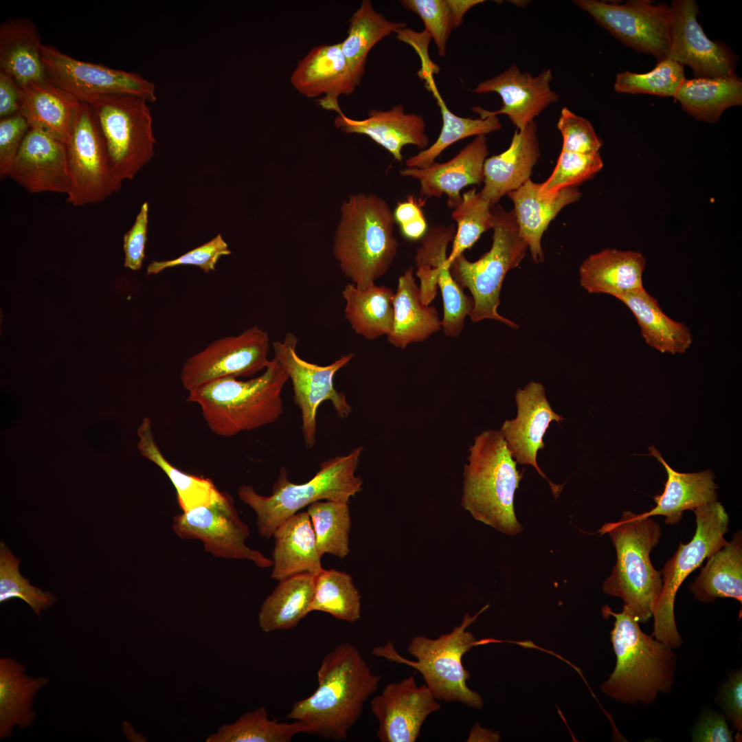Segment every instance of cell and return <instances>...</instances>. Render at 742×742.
<instances>
[{
    "label": "cell",
    "instance_id": "cell-1",
    "mask_svg": "<svg viewBox=\"0 0 742 742\" xmlns=\"http://www.w3.org/2000/svg\"><path fill=\"white\" fill-rule=\"evenodd\" d=\"M317 675L315 690L295 701L285 718L304 724L307 734L345 739L365 703L377 691L381 677L372 671L359 649L348 642L338 644L324 657Z\"/></svg>",
    "mask_w": 742,
    "mask_h": 742
},
{
    "label": "cell",
    "instance_id": "cell-2",
    "mask_svg": "<svg viewBox=\"0 0 742 742\" xmlns=\"http://www.w3.org/2000/svg\"><path fill=\"white\" fill-rule=\"evenodd\" d=\"M394 223L388 203L374 194H352L343 203L333 252L358 289L375 284L394 261L398 247Z\"/></svg>",
    "mask_w": 742,
    "mask_h": 742
},
{
    "label": "cell",
    "instance_id": "cell-3",
    "mask_svg": "<svg viewBox=\"0 0 742 742\" xmlns=\"http://www.w3.org/2000/svg\"><path fill=\"white\" fill-rule=\"evenodd\" d=\"M604 617L612 616L611 641L616 656V667L601 690L618 701L649 705L659 693L673 686L677 656L663 642L644 633L638 620L622 609L615 613L605 605Z\"/></svg>",
    "mask_w": 742,
    "mask_h": 742
},
{
    "label": "cell",
    "instance_id": "cell-4",
    "mask_svg": "<svg viewBox=\"0 0 742 742\" xmlns=\"http://www.w3.org/2000/svg\"><path fill=\"white\" fill-rule=\"evenodd\" d=\"M288 380L273 357L258 376L215 380L188 391L187 401L200 407L212 432L231 437L275 423L282 414V392Z\"/></svg>",
    "mask_w": 742,
    "mask_h": 742
},
{
    "label": "cell",
    "instance_id": "cell-5",
    "mask_svg": "<svg viewBox=\"0 0 742 742\" xmlns=\"http://www.w3.org/2000/svg\"><path fill=\"white\" fill-rule=\"evenodd\" d=\"M464 466L460 504L473 518L505 535L523 530L515 512V494L524 471L517 469L499 430L474 438Z\"/></svg>",
    "mask_w": 742,
    "mask_h": 742
},
{
    "label": "cell",
    "instance_id": "cell-6",
    "mask_svg": "<svg viewBox=\"0 0 742 742\" xmlns=\"http://www.w3.org/2000/svg\"><path fill=\"white\" fill-rule=\"evenodd\" d=\"M651 517L627 510L618 521L607 523L598 531L609 534L617 558L611 574L603 583V590L621 598L622 609L641 623L653 617L662 587L661 572L650 559L662 531Z\"/></svg>",
    "mask_w": 742,
    "mask_h": 742
},
{
    "label": "cell",
    "instance_id": "cell-7",
    "mask_svg": "<svg viewBox=\"0 0 742 742\" xmlns=\"http://www.w3.org/2000/svg\"><path fill=\"white\" fill-rule=\"evenodd\" d=\"M362 452L360 446L346 456L322 462L315 475L302 484L289 481L286 469L282 467L270 495H262L251 486L243 484L237 491L238 496L256 514L259 534L269 539L284 521L315 502L349 503L362 490L363 480L355 474Z\"/></svg>",
    "mask_w": 742,
    "mask_h": 742
},
{
    "label": "cell",
    "instance_id": "cell-8",
    "mask_svg": "<svg viewBox=\"0 0 742 742\" xmlns=\"http://www.w3.org/2000/svg\"><path fill=\"white\" fill-rule=\"evenodd\" d=\"M488 607L486 605L473 616L466 613L460 625L436 638L423 635L413 637L407 651L415 661L401 657L390 641L374 647L372 652L377 657L408 665L418 671L437 700L482 708V697L466 684L470 673L462 664V657L473 647L484 642H478L467 628Z\"/></svg>",
    "mask_w": 742,
    "mask_h": 742
},
{
    "label": "cell",
    "instance_id": "cell-9",
    "mask_svg": "<svg viewBox=\"0 0 742 742\" xmlns=\"http://www.w3.org/2000/svg\"><path fill=\"white\" fill-rule=\"evenodd\" d=\"M493 210L495 223L491 249L474 262L462 254L451 262L449 270L457 284L471 293L472 322L489 319L517 328L515 323L498 313L497 307L506 275L519 266L528 246L519 234L513 210L506 211L500 205L494 206Z\"/></svg>",
    "mask_w": 742,
    "mask_h": 742
},
{
    "label": "cell",
    "instance_id": "cell-10",
    "mask_svg": "<svg viewBox=\"0 0 742 742\" xmlns=\"http://www.w3.org/2000/svg\"><path fill=\"white\" fill-rule=\"evenodd\" d=\"M697 528L688 543H680L675 554L660 572L662 587L653 614L655 637L671 649L679 647L682 639L676 627L674 603L677 590L686 578L704 561L727 544L729 516L717 500L693 510Z\"/></svg>",
    "mask_w": 742,
    "mask_h": 742
},
{
    "label": "cell",
    "instance_id": "cell-11",
    "mask_svg": "<svg viewBox=\"0 0 742 742\" xmlns=\"http://www.w3.org/2000/svg\"><path fill=\"white\" fill-rule=\"evenodd\" d=\"M146 100L130 95H107L88 104L102 137L111 166L122 182L133 179L153 157V117Z\"/></svg>",
    "mask_w": 742,
    "mask_h": 742
},
{
    "label": "cell",
    "instance_id": "cell-12",
    "mask_svg": "<svg viewBox=\"0 0 742 742\" xmlns=\"http://www.w3.org/2000/svg\"><path fill=\"white\" fill-rule=\"evenodd\" d=\"M70 177L67 201L75 207L102 201L122 187L90 106L79 104L65 144Z\"/></svg>",
    "mask_w": 742,
    "mask_h": 742
},
{
    "label": "cell",
    "instance_id": "cell-13",
    "mask_svg": "<svg viewBox=\"0 0 742 742\" xmlns=\"http://www.w3.org/2000/svg\"><path fill=\"white\" fill-rule=\"evenodd\" d=\"M297 337L287 333L282 341L273 343L274 357L280 363L291 379L293 387V400L299 407L302 418V431L306 447L315 444L316 414L319 405L330 401L337 416L347 418L352 412L346 395L334 386L336 373L353 358L349 353L327 366H319L302 359L296 352Z\"/></svg>",
    "mask_w": 742,
    "mask_h": 742
},
{
    "label": "cell",
    "instance_id": "cell-14",
    "mask_svg": "<svg viewBox=\"0 0 742 742\" xmlns=\"http://www.w3.org/2000/svg\"><path fill=\"white\" fill-rule=\"evenodd\" d=\"M172 529L181 539L201 541L205 551L215 557L247 560L261 568L272 567L271 559L246 544L249 528L240 519L234 498L225 491L209 505L175 515Z\"/></svg>",
    "mask_w": 742,
    "mask_h": 742
},
{
    "label": "cell",
    "instance_id": "cell-15",
    "mask_svg": "<svg viewBox=\"0 0 742 742\" xmlns=\"http://www.w3.org/2000/svg\"><path fill=\"white\" fill-rule=\"evenodd\" d=\"M574 3L625 45L654 56L657 62L667 58L670 5L650 0H629L622 4L598 0Z\"/></svg>",
    "mask_w": 742,
    "mask_h": 742
},
{
    "label": "cell",
    "instance_id": "cell-16",
    "mask_svg": "<svg viewBox=\"0 0 742 742\" xmlns=\"http://www.w3.org/2000/svg\"><path fill=\"white\" fill-rule=\"evenodd\" d=\"M269 346V335L258 326L215 340L185 361L181 383L190 391L223 378L251 376L268 366Z\"/></svg>",
    "mask_w": 742,
    "mask_h": 742
},
{
    "label": "cell",
    "instance_id": "cell-17",
    "mask_svg": "<svg viewBox=\"0 0 742 742\" xmlns=\"http://www.w3.org/2000/svg\"><path fill=\"white\" fill-rule=\"evenodd\" d=\"M41 58L49 80L80 102L107 95L157 100L155 84L137 73L79 60L49 45H42Z\"/></svg>",
    "mask_w": 742,
    "mask_h": 742
},
{
    "label": "cell",
    "instance_id": "cell-18",
    "mask_svg": "<svg viewBox=\"0 0 742 742\" xmlns=\"http://www.w3.org/2000/svg\"><path fill=\"white\" fill-rule=\"evenodd\" d=\"M670 44L667 58L690 67L694 78H732L735 74L733 52L723 43L712 41L697 21L695 0H674L670 5Z\"/></svg>",
    "mask_w": 742,
    "mask_h": 742
},
{
    "label": "cell",
    "instance_id": "cell-19",
    "mask_svg": "<svg viewBox=\"0 0 742 742\" xmlns=\"http://www.w3.org/2000/svg\"><path fill=\"white\" fill-rule=\"evenodd\" d=\"M381 742H415L427 718L441 708L429 688L418 685L415 675L387 684L370 701Z\"/></svg>",
    "mask_w": 742,
    "mask_h": 742
},
{
    "label": "cell",
    "instance_id": "cell-20",
    "mask_svg": "<svg viewBox=\"0 0 742 742\" xmlns=\"http://www.w3.org/2000/svg\"><path fill=\"white\" fill-rule=\"evenodd\" d=\"M552 79L550 69L533 76L530 73L521 72L513 65L500 74L480 82L473 90L477 93H497L502 100L500 109L491 111L474 106L472 111L482 118L506 115L517 130H521L559 100V95L551 89Z\"/></svg>",
    "mask_w": 742,
    "mask_h": 742
},
{
    "label": "cell",
    "instance_id": "cell-21",
    "mask_svg": "<svg viewBox=\"0 0 742 742\" xmlns=\"http://www.w3.org/2000/svg\"><path fill=\"white\" fill-rule=\"evenodd\" d=\"M517 416L506 420L499 431L517 463L531 465L549 483L556 497L562 486L554 484L540 469L537 462V452L545 447L543 436L552 420L558 423L563 416L552 408L546 395L543 385L536 381L529 382L515 394Z\"/></svg>",
    "mask_w": 742,
    "mask_h": 742
},
{
    "label": "cell",
    "instance_id": "cell-22",
    "mask_svg": "<svg viewBox=\"0 0 742 742\" xmlns=\"http://www.w3.org/2000/svg\"><path fill=\"white\" fill-rule=\"evenodd\" d=\"M7 177L30 193L67 195L70 177L65 144L30 128Z\"/></svg>",
    "mask_w": 742,
    "mask_h": 742
},
{
    "label": "cell",
    "instance_id": "cell-23",
    "mask_svg": "<svg viewBox=\"0 0 742 742\" xmlns=\"http://www.w3.org/2000/svg\"><path fill=\"white\" fill-rule=\"evenodd\" d=\"M291 82L308 98L324 95L318 100L324 109L341 115L338 98L352 94L359 85L341 51L340 43L314 47L300 60L291 76Z\"/></svg>",
    "mask_w": 742,
    "mask_h": 742
},
{
    "label": "cell",
    "instance_id": "cell-24",
    "mask_svg": "<svg viewBox=\"0 0 742 742\" xmlns=\"http://www.w3.org/2000/svg\"><path fill=\"white\" fill-rule=\"evenodd\" d=\"M488 154L486 137L480 135L446 162H434L424 168H406L400 174L419 181L422 197L439 198L446 194L447 206L453 209L461 201L463 188L483 182V167Z\"/></svg>",
    "mask_w": 742,
    "mask_h": 742
},
{
    "label": "cell",
    "instance_id": "cell-25",
    "mask_svg": "<svg viewBox=\"0 0 742 742\" xmlns=\"http://www.w3.org/2000/svg\"><path fill=\"white\" fill-rule=\"evenodd\" d=\"M334 124L346 133L368 136L398 161L403 160L402 150L407 145L423 150L429 147L423 117L406 113L402 104L395 105L388 111L372 109L363 120L351 119L343 113L335 117Z\"/></svg>",
    "mask_w": 742,
    "mask_h": 742
},
{
    "label": "cell",
    "instance_id": "cell-26",
    "mask_svg": "<svg viewBox=\"0 0 742 742\" xmlns=\"http://www.w3.org/2000/svg\"><path fill=\"white\" fill-rule=\"evenodd\" d=\"M540 156L535 121L516 130L509 147L486 158L483 167L482 196L494 207L500 199L529 180Z\"/></svg>",
    "mask_w": 742,
    "mask_h": 742
},
{
    "label": "cell",
    "instance_id": "cell-27",
    "mask_svg": "<svg viewBox=\"0 0 742 742\" xmlns=\"http://www.w3.org/2000/svg\"><path fill=\"white\" fill-rule=\"evenodd\" d=\"M581 195L575 187L543 192L541 183L530 179L508 194L514 204L519 234L527 243L534 262L539 263L544 260L541 238L550 223L563 207L578 201Z\"/></svg>",
    "mask_w": 742,
    "mask_h": 742
},
{
    "label": "cell",
    "instance_id": "cell-28",
    "mask_svg": "<svg viewBox=\"0 0 742 742\" xmlns=\"http://www.w3.org/2000/svg\"><path fill=\"white\" fill-rule=\"evenodd\" d=\"M19 87V113L30 128L66 144L80 102L49 79Z\"/></svg>",
    "mask_w": 742,
    "mask_h": 742
},
{
    "label": "cell",
    "instance_id": "cell-29",
    "mask_svg": "<svg viewBox=\"0 0 742 742\" xmlns=\"http://www.w3.org/2000/svg\"><path fill=\"white\" fill-rule=\"evenodd\" d=\"M645 265L641 252L606 248L583 260L579 268L580 284L589 293L617 298L643 287Z\"/></svg>",
    "mask_w": 742,
    "mask_h": 742
},
{
    "label": "cell",
    "instance_id": "cell-30",
    "mask_svg": "<svg viewBox=\"0 0 742 742\" xmlns=\"http://www.w3.org/2000/svg\"><path fill=\"white\" fill-rule=\"evenodd\" d=\"M649 451L664 467L667 480L663 493L653 497L656 506L638 514L640 517L662 515L665 517V524L674 525L680 521L684 510H693L699 506L717 501L718 486L711 470L677 472L667 464L653 445L649 447Z\"/></svg>",
    "mask_w": 742,
    "mask_h": 742
},
{
    "label": "cell",
    "instance_id": "cell-31",
    "mask_svg": "<svg viewBox=\"0 0 742 742\" xmlns=\"http://www.w3.org/2000/svg\"><path fill=\"white\" fill-rule=\"evenodd\" d=\"M271 578L282 581L293 575L322 569L312 523L307 511L298 512L274 531Z\"/></svg>",
    "mask_w": 742,
    "mask_h": 742
},
{
    "label": "cell",
    "instance_id": "cell-32",
    "mask_svg": "<svg viewBox=\"0 0 742 742\" xmlns=\"http://www.w3.org/2000/svg\"><path fill=\"white\" fill-rule=\"evenodd\" d=\"M43 44L29 19H8L0 25V71L19 87L47 80L41 58Z\"/></svg>",
    "mask_w": 742,
    "mask_h": 742
},
{
    "label": "cell",
    "instance_id": "cell-33",
    "mask_svg": "<svg viewBox=\"0 0 742 742\" xmlns=\"http://www.w3.org/2000/svg\"><path fill=\"white\" fill-rule=\"evenodd\" d=\"M393 308V326L387 339L396 348L404 349L411 343L424 341L442 329L436 307L420 299L412 267L398 278Z\"/></svg>",
    "mask_w": 742,
    "mask_h": 742
},
{
    "label": "cell",
    "instance_id": "cell-34",
    "mask_svg": "<svg viewBox=\"0 0 742 742\" xmlns=\"http://www.w3.org/2000/svg\"><path fill=\"white\" fill-rule=\"evenodd\" d=\"M25 670L10 657L0 658V739L10 737L15 727L28 728L36 718L34 699L49 679L31 677Z\"/></svg>",
    "mask_w": 742,
    "mask_h": 742
},
{
    "label": "cell",
    "instance_id": "cell-35",
    "mask_svg": "<svg viewBox=\"0 0 742 742\" xmlns=\"http://www.w3.org/2000/svg\"><path fill=\"white\" fill-rule=\"evenodd\" d=\"M635 317L640 334L649 346L662 353L683 354L691 346L690 329L662 310L657 300L644 286L617 297Z\"/></svg>",
    "mask_w": 742,
    "mask_h": 742
},
{
    "label": "cell",
    "instance_id": "cell-36",
    "mask_svg": "<svg viewBox=\"0 0 742 742\" xmlns=\"http://www.w3.org/2000/svg\"><path fill=\"white\" fill-rule=\"evenodd\" d=\"M316 576L303 572L279 581L262 603L258 615L262 631L293 629L310 613Z\"/></svg>",
    "mask_w": 742,
    "mask_h": 742
},
{
    "label": "cell",
    "instance_id": "cell-37",
    "mask_svg": "<svg viewBox=\"0 0 742 742\" xmlns=\"http://www.w3.org/2000/svg\"><path fill=\"white\" fill-rule=\"evenodd\" d=\"M341 295L346 302L345 318L356 334L374 340L391 333L394 298L392 289L375 284L360 289L348 283Z\"/></svg>",
    "mask_w": 742,
    "mask_h": 742
},
{
    "label": "cell",
    "instance_id": "cell-38",
    "mask_svg": "<svg viewBox=\"0 0 742 742\" xmlns=\"http://www.w3.org/2000/svg\"><path fill=\"white\" fill-rule=\"evenodd\" d=\"M700 574L689 586L696 600L712 603L732 598L742 603V533L737 531L730 542L707 559Z\"/></svg>",
    "mask_w": 742,
    "mask_h": 742
},
{
    "label": "cell",
    "instance_id": "cell-39",
    "mask_svg": "<svg viewBox=\"0 0 742 742\" xmlns=\"http://www.w3.org/2000/svg\"><path fill=\"white\" fill-rule=\"evenodd\" d=\"M137 434L138 450L142 456L160 468L170 480L182 512L209 505L221 498L223 491L218 490L211 479L183 472L165 458L155 442L148 418L143 419Z\"/></svg>",
    "mask_w": 742,
    "mask_h": 742
},
{
    "label": "cell",
    "instance_id": "cell-40",
    "mask_svg": "<svg viewBox=\"0 0 742 742\" xmlns=\"http://www.w3.org/2000/svg\"><path fill=\"white\" fill-rule=\"evenodd\" d=\"M695 119L716 123L723 112L742 104V81L732 78L685 79L674 96Z\"/></svg>",
    "mask_w": 742,
    "mask_h": 742
},
{
    "label": "cell",
    "instance_id": "cell-41",
    "mask_svg": "<svg viewBox=\"0 0 742 742\" xmlns=\"http://www.w3.org/2000/svg\"><path fill=\"white\" fill-rule=\"evenodd\" d=\"M348 34L340 43L348 65L360 84L371 49L390 34L398 32L406 23L387 20L376 12L370 0H363L349 19Z\"/></svg>",
    "mask_w": 742,
    "mask_h": 742
},
{
    "label": "cell",
    "instance_id": "cell-42",
    "mask_svg": "<svg viewBox=\"0 0 742 742\" xmlns=\"http://www.w3.org/2000/svg\"><path fill=\"white\" fill-rule=\"evenodd\" d=\"M431 89L442 114V130L433 144L406 160L407 168H426L434 163L436 157L453 144L471 136L486 135L502 128L497 115L474 119L455 115L448 109L435 87L431 85Z\"/></svg>",
    "mask_w": 742,
    "mask_h": 742
},
{
    "label": "cell",
    "instance_id": "cell-43",
    "mask_svg": "<svg viewBox=\"0 0 742 742\" xmlns=\"http://www.w3.org/2000/svg\"><path fill=\"white\" fill-rule=\"evenodd\" d=\"M307 733L302 723L278 722L270 719L267 709L260 706L242 715L233 723L223 724L210 734L207 742H289L299 733Z\"/></svg>",
    "mask_w": 742,
    "mask_h": 742
},
{
    "label": "cell",
    "instance_id": "cell-44",
    "mask_svg": "<svg viewBox=\"0 0 742 742\" xmlns=\"http://www.w3.org/2000/svg\"><path fill=\"white\" fill-rule=\"evenodd\" d=\"M360 593L345 572L322 569L316 576L310 612L322 611L349 623L361 617Z\"/></svg>",
    "mask_w": 742,
    "mask_h": 742
},
{
    "label": "cell",
    "instance_id": "cell-45",
    "mask_svg": "<svg viewBox=\"0 0 742 742\" xmlns=\"http://www.w3.org/2000/svg\"><path fill=\"white\" fill-rule=\"evenodd\" d=\"M317 551L321 556L330 554L340 559L350 552L351 516L348 503L322 500L308 506Z\"/></svg>",
    "mask_w": 742,
    "mask_h": 742
},
{
    "label": "cell",
    "instance_id": "cell-46",
    "mask_svg": "<svg viewBox=\"0 0 742 742\" xmlns=\"http://www.w3.org/2000/svg\"><path fill=\"white\" fill-rule=\"evenodd\" d=\"M456 232L454 224L433 225L420 240L415 262L416 276L420 280L422 302L429 305L437 295L438 281L442 267L447 263V249Z\"/></svg>",
    "mask_w": 742,
    "mask_h": 742
},
{
    "label": "cell",
    "instance_id": "cell-47",
    "mask_svg": "<svg viewBox=\"0 0 742 742\" xmlns=\"http://www.w3.org/2000/svg\"><path fill=\"white\" fill-rule=\"evenodd\" d=\"M493 206L473 188L463 193L459 204L453 209L451 218L456 223V232L447 263L470 249L481 235L495 223Z\"/></svg>",
    "mask_w": 742,
    "mask_h": 742
},
{
    "label": "cell",
    "instance_id": "cell-48",
    "mask_svg": "<svg viewBox=\"0 0 742 742\" xmlns=\"http://www.w3.org/2000/svg\"><path fill=\"white\" fill-rule=\"evenodd\" d=\"M685 79L684 66L666 58L657 62L655 67L647 73L629 71L618 73L614 90L618 93L674 97Z\"/></svg>",
    "mask_w": 742,
    "mask_h": 742
},
{
    "label": "cell",
    "instance_id": "cell-49",
    "mask_svg": "<svg viewBox=\"0 0 742 742\" xmlns=\"http://www.w3.org/2000/svg\"><path fill=\"white\" fill-rule=\"evenodd\" d=\"M20 559L15 557L10 549L0 544V603L12 598L25 601L39 617L41 612L49 608L56 597L49 592H44L29 583L19 572Z\"/></svg>",
    "mask_w": 742,
    "mask_h": 742
},
{
    "label": "cell",
    "instance_id": "cell-50",
    "mask_svg": "<svg viewBox=\"0 0 742 742\" xmlns=\"http://www.w3.org/2000/svg\"><path fill=\"white\" fill-rule=\"evenodd\" d=\"M603 166L599 152L589 154L561 150L554 170L541 190L552 193L572 188L594 177Z\"/></svg>",
    "mask_w": 742,
    "mask_h": 742
},
{
    "label": "cell",
    "instance_id": "cell-51",
    "mask_svg": "<svg viewBox=\"0 0 742 742\" xmlns=\"http://www.w3.org/2000/svg\"><path fill=\"white\" fill-rule=\"evenodd\" d=\"M401 5L418 14L425 24V32L432 38L438 54L446 56L447 40L456 27L449 0H403Z\"/></svg>",
    "mask_w": 742,
    "mask_h": 742
},
{
    "label": "cell",
    "instance_id": "cell-52",
    "mask_svg": "<svg viewBox=\"0 0 742 742\" xmlns=\"http://www.w3.org/2000/svg\"><path fill=\"white\" fill-rule=\"evenodd\" d=\"M231 253L227 243L219 234L205 243L176 258L153 261L147 267L146 275L158 274L166 269L182 265L196 266L208 273L215 270L216 265L222 256H228Z\"/></svg>",
    "mask_w": 742,
    "mask_h": 742
},
{
    "label": "cell",
    "instance_id": "cell-53",
    "mask_svg": "<svg viewBox=\"0 0 742 742\" xmlns=\"http://www.w3.org/2000/svg\"><path fill=\"white\" fill-rule=\"evenodd\" d=\"M563 137L561 150L589 154L598 153L603 142L591 122L563 107L557 122Z\"/></svg>",
    "mask_w": 742,
    "mask_h": 742
},
{
    "label": "cell",
    "instance_id": "cell-54",
    "mask_svg": "<svg viewBox=\"0 0 742 742\" xmlns=\"http://www.w3.org/2000/svg\"><path fill=\"white\" fill-rule=\"evenodd\" d=\"M30 127L20 113L0 119V177H7Z\"/></svg>",
    "mask_w": 742,
    "mask_h": 742
},
{
    "label": "cell",
    "instance_id": "cell-55",
    "mask_svg": "<svg viewBox=\"0 0 742 742\" xmlns=\"http://www.w3.org/2000/svg\"><path fill=\"white\" fill-rule=\"evenodd\" d=\"M149 204L144 202L136 216L132 227L123 237L124 266L133 271L141 269L146 257Z\"/></svg>",
    "mask_w": 742,
    "mask_h": 742
},
{
    "label": "cell",
    "instance_id": "cell-56",
    "mask_svg": "<svg viewBox=\"0 0 742 742\" xmlns=\"http://www.w3.org/2000/svg\"><path fill=\"white\" fill-rule=\"evenodd\" d=\"M423 205L422 200L409 195L397 203L393 212L401 234L408 240H420L429 228L421 209Z\"/></svg>",
    "mask_w": 742,
    "mask_h": 742
},
{
    "label": "cell",
    "instance_id": "cell-57",
    "mask_svg": "<svg viewBox=\"0 0 742 742\" xmlns=\"http://www.w3.org/2000/svg\"><path fill=\"white\" fill-rule=\"evenodd\" d=\"M715 702L733 729L742 732V671L736 670L718 689Z\"/></svg>",
    "mask_w": 742,
    "mask_h": 742
},
{
    "label": "cell",
    "instance_id": "cell-58",
    "mask_svg": "<svg viewBox=\"0 0 742 742\" xmlns=\"http://www.w3.org/2000/svg\"><path fill=\"white\" fill-rule=\"evenodd\" d=\"M691 736L694 742H732L734 739L725 716L711 710L702 713Z\"/></svg>",
    "mask_w": 742,
    "mask_h": 742
},
{
    "label": "cell",
    "instance_id": "cell-59",
    "mask_svg": "<svg viewBox=\"0 0 742 742\" xmlns=\"http://www.w3.org/2000/svg\"><path fill=\"white\" fill-rule=\"evenodd\" d=\"M20 87L14 79L0 71V118L19 113Z\"/></svg>",
    "mask_w": 742,
    "mask_h": 742
},
{
    "label": "cell",
    "instance_id": "cell-60",
    "mask_svg": "<svg viewBox=\"0 0 742 742\" xmlns=\"http://www.w3.org/2000/svg\"><path fill=\"white\" fill-rule=\"evenodd\" d=\"M454 16L456 27L462 23L464 14L473 6L484 2L482 0H449Z\"/></svg>",
    "mask_w": 742,
    "mask_h": 742
},
{
    "label": "cell",
    "instance_id": "cell-61",
    "mask_svg": "<svg viewBox=\"0 0 742 742\" xmlns=\"http://www.w3.org/2000/svg\"><path fill=\"white\" fill-rule=\"evenodd\" d=\"M495 739L496 735L495 734L491 733L488 730L482 728L478 724H475L470 732L467 741H494Z\"/></svg>",
    "mask_w": 742,
    "mask_h": 742
}]
</instances>
